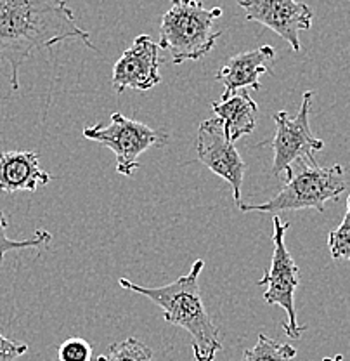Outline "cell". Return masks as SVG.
<instances>
[{
  "mask_svg": "<svg viewBox=\"0 0 350 361\" xmlns=\"http://www.w3.org/2000/svg\"><path fill=\"white\" fill-rule=\"evenodd\" d=\"M65 40L96 49L89 32L78 26L66 0H0V63L11 66V87L20 89L23 63L35 51Z\"/></svg>",
  "mask_w": 350,
  "mask_h": 361,
  "instance_id": "cell-1",
  "label": "cell"
},
{
  "mask_svg": "<svg viewBox=\"0 0 350 361\" xmlns=\"http://www.w3.org/2000/svg\"><path fill=\"white\" fill-rule=\"evenodd\" d=\"M203 268L205 261L196 259L189 273L163 287H141L127 278H120L118 285L125 290L148 297L163 311L165 322L186 330L191 337V348L196 361H213L222 349V342L219 329L206 313L201 299L199 274Z\"/></svg>",
  "mask_w": 350,
  "mask_h": 361,
  "instance_id": "cell-2",
  "label": "cell"
},
{
  "mask_svg": "<svg viewBox=\"0 0 350 361\" xmlns=\"http://www.w3.org/2000/svg\"><path fill=\"white\" fill-rule=\"evenodd\" d=\"M222 16L220 7L206 9L201 0H172L160 25V49L168 51L175 65L196 61L208 54L222 35L213 21Z\"/></svg>",
  "mask_w": 350,
  "mask_h": 361,
  "instance_id": "cell-3",
  "label": "cell"
},
{
  "mask_svg": "<svg viewBox=\"0 0 350 361\" xmlns=\"http://www.w3.org/2000/svg\"><path fill=\"white\" fill-rule=\"evenodd\" d=\"M347 190L345 171L340 164L331 167H319L318 161H299V171L293 172L292 179L285 184L283 190L265 203L244 205L241 203V212H285V210L315 209L325 212V205L330 200H338Z\"/></svg>",
  "mask_w": 350,
  "mask_h": 361,
  "instance_id": "cell-4",
  "label": "cell"
},
{
  "mask_svg": "<svg viewBox=\"0 0 350 361\" xmlns=\"http://www.w3.org/2000/svg\"><path fill=\"white\" fill-rule=\"evenodd\" d=\"M288 228L289 223H286L280 216L273 217V259H270L269 271L257 281V285L267 287V290L263 292V299L267 304L285 310L286 319H288V322H283L286 336L289 338H300L307 326L300 325L296 319L295 292L300 285V269L286 247Z\"/></svg>",
  "mask_w": 350,
  "mask_h": 361,
  "instance_id": "cell-5",
  "label": "cell"
},
{
  "mask_svg": "<svg viewBox=\"0 0 350 361\" xmlns=\"http://www.w3.org/2000/svg\"><path fill=\"white\" fill-rule=\"evenodd\" d=\"M84 137L101 142L110 148L116 157V172L125 178L134 176L141 167L139 157L153 146H165L168 134L165 130L151 129L146 123L127 118L120 111L113 113L110 126H89L84 129Z\"/></svg>",
  "mask_w": 350,
  "mask_h": 361,
  "instance_id": "cell-6",
  "label": "cell"
},
{
  "mask_svg": "<svg viewBox=\"0 0 350 361\" xmlns=\"http://www.w3.org/2000/svg\"><path fill=\"white\" fill-rule=\"evenodd\" d=\"M312 97H314L312 90L304 94L300 111L295 118H292L285 110L273 115V120L276 122V134L270 141H263L262 146H273V174L276 178L285 174L289 180L293 176V165L299 161L314 160V153L325 148V142L312 134L311 123H308Z\"/></svg>",
  "mask_w": 350,
  "mask_h": 361,
  "instance_id": "cell-7",
  "label": "cell"
},
{
  "mask_svg": "<svg viewBox=\"0 0 350 361\" xmlns=\"http://www.w3.org/2000/svg\"><path fill=\"white\" fill-rule=\"evenodd\" d=\"M198 160L208 167L231 186L236 205H241V188H243L246 164L241 158L235 142L227 137L224 123L219 118H208L199 123L196 141Z\"/></svg>",
  "mask_w": 350,
  "mask_h": 361,
  "instance_id": "cell-8",
  "label": "cell"
},
{
  "mask_svg": "<svg viewBox=\"0 0 350 361\" xmlns=\"http://www.w3.org/2000/svg\"><path fill=\"white\" fill-rule=\"evenodd\" d=\"M248 21L273 30L295 52L302 51L300 32L311 30L314 13L300 0H236Z\"/></svg>",
  "mask_w": 350,
  "mask_h": 361,
  "instance_id": "cell-9",
  "label": "cell"
},
{
  "mask_svg": "<svg viewBox=\"0 0 350 361\" xmlns=\"http://www.w3.org/2000/svg\"><path fill=\"white\" fill-rule=\"evenodd\" d=\"M160 45L149 35H139L113 66L111 85L118 94L127 89L149 90L161 82Z\"/></svg>",
  "mask_w": 350,
  "mask_h": 361,
  "instance_id": "cell-10",
  "label": "cell"
},
{
  "mask_svg": "<svg viewBox=\"0 0 350 361\" xmlns=\"http://www.w3.org/2000/svg\"><path fill=\"white\" fill-rule=\"evenodd\" d=\"M274 61H276V49L273 45H262L254 51L241 52L229 58L215 75V80L224 85L222 101L241 89L251 87L254 90H261V77L270 71Z\"/></svg>",
  "mask_w": 350,
  "mask_h": 361,
  "instance_id": "cell-11",
  "label": "cell"
},
{
  "mask_svg": "<svg viewBox=\"0 0 350 361\" xmlns=\"http://www.w3.org/2000/svg\"><path fill=\"white\" fill-rule=\"evenodd\" d=\"M52 180V176L40 169L39 153L2 152L0 153V191L7 195L18 191H37Z\"/></svg>",
  "mask_w": 350,
  "mask_h": 361,
  "instance_id": "cell-12",
  "label": "cell"
},
{
  "mask_svg": "<svg viewBox=\"0 0 350 361\" xmlns=\"http://www.w3.org/2000/svg\"><path fill=\"white\" fill-rule=\"evenodd\" d=\"M212 110L215 111V118L224 123L225 134L232 142L254 133L257 126V103L246 90L232 94L220 103H212Z\"/></svg>",
  "mask_w": 350,
  "mask_h": 361,
  "instance_id": "cell-13",
  "label": "cell"
},
{
  "mask_svg": "<svg viewBox=\"0 0 350 361\" xmlns=\"http://www.w3.org/2000/svg\"><path fill=\"white\" fill-rule=\"evenodd\" d=\"M296 356V349L289 344L269 338L261 334L255 348L246 349L241 361H292Z\"/></svg>",
  "mask_w": 350,
  "mask_h": 361,
  "instance_id": "cell-14",
  "label": "cell"
},
{
  "mask_svg": "<svg viewBox=\"0 0 350 361\" xmlns=\"http://www.w3.org/2000/svg\"><path fill=\"white\" fill-rule=\"evenodd\" d=\"M97 361H153V351L139 338L129 337L122 342H113Z\"/></svg>",
  "mask_w": 350,
  "mask_h": 361,
  "instance_id": "cell-15",
  "label": "cell"
},
{
  "mask_svg": "<svg viewBox=\"0 0 350 361\" xmlns=\"http://www.w3.org/2000/svg\"><path fill=\"white\" fill-rule=\"evenodd\" d=\"M7 224L9 223H7L6 214L0 210V264H2L4 257H6V254H9V252L25 250V248H39L47 245L52 240V235L49 231H45V229H39V231L28 240H21V242L11 240L9 236H7Z\"/></svg>",
  "mask_w": 350,
  "mask_h": 361,
  "instance_id": "cell-16",
  "label": "cell"
},
{
  "mask_svg": "<svg viewBox=\"0 0 350 361\" xmlns=\"http://www.w3.org/2000/svg\"><path fill=\"white\" fill-rule=\"evenodd\" d=\"M328 248L333 259H347V261H350V195L344 221L328 235Z\"/></svg>",
  "mask_w": 350,
  "mask_h": 361,
  "instance_id": "cell-17",
  "label": "cell"
},
{
  "mask_svg": "<svg viewBox=\"0 0 350 361\" xmlns=\"http://www.w3.org/2000/svg\"><path fill=\"white\" fill-rule=\"evenodd\" d=\"M59 361H92V345L82 337H70L59 345Z\"/></svg>",
  "mask_w": 350,
  "mask_h": 361,
  "instance_id": "cell-18",
  "label": "cell"
},
{
  "mask_svg": "<svg viewBox=\"0 0 350 361\" xmlns=\"http://www.w3.org/2000/svg\"><path fill=\"white\" fill-rule=\"evenodd\" d=\"M26 351H28V345L25 342L11 341L0 332V361H16Z\"/></svg>",
  "mask_w": 350,
  "mask_h": 361,
  "instance_id": "cell-19",
  "label": "cell"
},
{
  "mask_svg": "<svg viewBox=\"0 0 350 361\" xmlns=\"http://www.w3.org/2000/svg\"><path fill=\"white\" fill-rule=\"evenodd\" d=\"M323 361H344V356L337 355V356H335V358H325Z\"/></svg>",
  "mask_w": 350,
  "mask_h": 361,
  "instance_id": "cell-20",
  "label": "cell"
}]
</instances>
